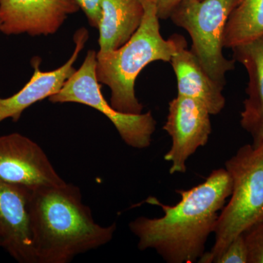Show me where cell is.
<instances>
[{
	"mask_svg": "<svg viewBox=\"0 0 263 263\" xmlns=\"http://www.w3.org/2000/svg\"><path fill=\"white\" fill-rule=\"evenodd\" d=\"M232 190L229 173L219 168L195 187L177 190L181 200L175 205L148 197L146 202L159 205L164 215L140 216L129 223L130 231L138 238V249H154L168 263L198 262Z\"/></svg>",
	"mask_w": 263,
	"mask_h": 263,
	"instance_id": "cell-1",
	"label": "cell"
},
{
	"mask_svg": "<svg viewBox=\"0 0 263 263\" xmlns=\"http://www.w3.org/2000/svg\"><path fill=\"white\" fill-rule=\"evenodd\" d=\"M30 226L37 263L70 262L107 245L117 228L95 222L80 189L66 182L32 190Z\"/></svg>",
	"mask_w": 263,
	"mask_h": 263,
	"instance_id": "cell-2",
	"label": "cell"
},
{
	"mask_svg": "<svg viewBox=\"0 0 263 263\" xmlns=\"http://www.w3.org/2000/svg\"><path fill=\"white\" fill-rule=\"evenodd\" d=\"M144 15L130 39L113 51L97 53L96 76L110 89V105L118 111L139 114L143 106L136 95V81L154 62H171L177 48L176 34L162 37L155 0H143Z\"/></svg>",
	"mask_w": 263,
	"mask_h": 263,
	"instance_id": "cell-3",
	"label": "cell"
},
{
	"mask_svg": "<svg viewBox=\"0 0 263 263\" xmlns=\"http://www.w3.org/2000/svg\"><path fill=\"white\" fill-rule=\"evenodd\" d=\"M233 190L216 222L214 246L198 262L212 263L237 237L263 221V148L245 145L227 161Z\"/></svg>",
	"mask_w": 263,
	"mask_h": 263,
	"instance_id": "cell-4",
	"label": "cell"
},
{
	"mask_svg": "<svg viewBox=\"0 0 263 263\" xmlns=\"http://www.w3.org/2000/svg\"><path fill=\"white\" fill-rule=\"evenodd\" d=\"M238 0H182L169 18L186 31L191 51L218 84L224 86L227 72L235 69V60L223 53V35L230 13Z\"/></svg>",
	"mask_w": 263,
	"mask_h": 263,
	"instance_id": "cell-5",
	"label": "cell"
},
{
	"mask_svg": "<svg viewBox=\"0 0 263 263\" xmlns=\"http://www.w3.org/2000/svg\"><path fill=\"white\" fill-rule=\"evenodd\" d=\"M96 66V51L89 50L79 69L67 79L60 91L48 100L53 103H75L91 107L108 118L127 146L137 149L148 148L157 124L153 114L151 111L124 114L114 109L102 94Z\"/></svg>",
	"mask_w": 263,
	"mask_h": 263,
	"instance_id": "cell-6",
	"label": "cell"
},
{
	"mask_svg": "<svg viewBox=\"0 0 263 263\" xmlns=\"http://www.w3.org/2000/svg\"><path fill=\"white\" fill-rule=\"evenodd\" d=\"M210 116L205 105L195 99L178 95L169 102L163 129L172 139L171 149L164 156L172 164L170 174H184L189 158L206 145L212 130Z\"/></svg>",
	"mask_w": 263,
	"mask_h": 263,
	"instance_id": "cell-7",
	"label": "cell"
},
{
	"mask_svg": "<svg viewBox=\"0 0 263 263\" xmlns=\"http://www.w3.org/2000/svg\"><path fill=\"white\" fill-rule=\"evenodd\" d=\"M0 181L30 190L65 182L43 148L18 133L0 136Z\"/></svg>",
	"mask_w": 263,
	"mask_h": 263,
	"instance_id": "cell-8",
	"label": "cell"
},
{
	"mask_svg": "<svg viewBox=\"0 0 263 263\" xmlns=\"http://www.w3.org/2000/svg\"><path fill=\"white\" fill-rule=\"evenodd\" d=\"M79 9L76 0H0L1 32L32 37L53 34Z\"/></svg>",
	"mask_w": 263,
	"mask_h": 263,
	"instance_id": "cell-9",
	"label": "cell"
},
{
	"mask_svg": "<svg viewBox=\"0 0 263 263\" xmlns=\"http://www.w3.org/2000/svg\"><path fill=\"white\" fill-rule=\"evenodd\" d=\"M88 38L87 29L83 27L76 31L73 37L75 48L72 56L56 70L43 71L40 67L42 62L41 59L33 57L31 65L34 71L30 80L18 92L9 98L0 97V123L8 119L14 122H18L24 110L37 102L59 92L67 79L76 72L74 63L84 48Z\"/></svg>",
	"mask_w": 263,
	"mask_h": 263,
	"instance_id": "cell-10",
	"label": "cell"
},
{
	"mask_svg": "<svg viewBox=\"0 0 263 263\" xmlns=\"http://www.w3.org/2000/svg\"><path fill=\"white\" fill-rule=\"evenodd\" d=\"M32 190L0 181V248L17 262L37 263L30 226Z\"/></svg>",
	"mask_w": 263,
	"mask_h": 263,
	"instance_id": "cell-11",
	"label": "cell"
},
{
	"mask_svg": "<svg viewBox=\"0 0 263 263\" xmlns=\"http://www.w3.org/2000/svg\"><path fill=\"white\" fill-rule=\"evenodd\" d=\"M232 50L233 60L243 65L249 79L240 126L252 137L254 148H263V35Z\"/></svg>",
	"mask_w": 263,
	"mask_h": 263,
	"instance_id": "cell-12",
	"label": "cell"
},
{
	"mask_svg": "<svg viewBox=\"0 0 263 263\" xmlns=\"http://www.w3.org/2000/svg\"><path fill=\"white\" fill-rule=\"evenodd\" d=\"M177 48L171 60L177 79L178 95L201 102L211 115H217L226 106L224 86L210 77L202 67L183 36L176 34Z\"/></svg>",
	"mask_w": 263,
	"mask_h": 263,
	"instance_id": "cell-13",
	"label": "cell"
},
{
	"mask_svg": "<svg viewBox=\"0 0 263 263\" xmlns=\"http://www.w3.org/2000/svg\"><path fill=\"white\" fill-rule=\"evenodd\" d=\"M144 15L143 0H102L100 52L113 51L130 39Z\"/></svg>",
	"mask_w": 263,
	"mask_h": 263,
	"instance_id": "cell-14",
	"label": "cell"
},
{
	"mask_svg": "<svg viewBox=\"0 0 263 263\" xmlns=\"http://www.w3.org/2000/svg\"><path fill=\"white\" fill-rule=\"evenodd\" d=\"M263 35V0H238L227 22L223 44L232 48Z\"/></svg>",
	"mask_w": 263,
	"mask_h": 263,
	"instance_id": "cell-15",
	"label": "cell"
},
{
	"mask_svg": "<svg viewBox=\"0 0 263 263\" xmlns=\"http://www.w3.org/2000/svg\"><path fill=\"white\" fill-rule=\"evenodd\" d=\"M247 250L248 263H263V221L243 233Z\"/></svg>",
	"mask_w": 263,
	"mask_h": 263,
	"instance_id": "cell-16",
	"label": "cell"
},
{
	"mask_svg": "<svg viewBox=\"0 0 263 263\" xmlns=\"http://www.w3.org/2000/svg\"><path fill=\"white\" fill-rule=\"evenodd\" d=\"M215 263H248V250L243 235L235 238L214 261Z\"/></svg>",
	"mask_w": 263,
	"mask_h": 263,
	"instance_id": "cell-17",
	"label": "cell"
},
{
	"mask_svg": "<svg viewBox=\"0 0 263 263\" xmlns=\"http://www.w3.org/2000/svg\"><path fill=\"white\" fill-rule=\"evenodd\" d=\"M91 27L98 29L101 18L102 0H76Z\"/></svg>",
	"mask_w": 263,
	"mask_h": 263,
	"instance_id": "cell-18",
	"label": "cell"
},
{
	"mask_svg": "<svg viewBox=\"0 0 263 263\" xmlns=\"http://www.w3.org/2000/svg\"><path fill=\"white\" fill-rule=\"evenodd\" d=\"M182 0H155L157 15L162 20L168 19L174 8Z\"/></svg>",
	"mask_w": 263,
	"mask_h": 263,
	"instance_id": "cell-19",
	"label": "cell"
},
{
	"mask_svg": "<svg viewBox=\"0 0 263 263\" xmlns=\"http://www.w3.org/2000/svg\"><path fill=\"white\" fill-rule=\"evenodd\" d=\"M1 19H0V32H1Z\"/></svg>",
	"mask_w": 263,
	"mask_h": 263,
	"instance_id": "cell-20",
	"label": "cell"
}]
</instances>
